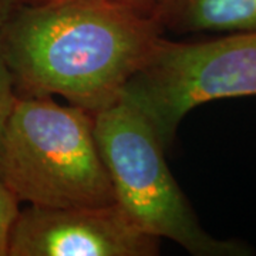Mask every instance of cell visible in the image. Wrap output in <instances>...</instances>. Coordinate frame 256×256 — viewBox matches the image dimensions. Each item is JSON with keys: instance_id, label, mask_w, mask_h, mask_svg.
Returning <instances> with one entry per match:
<instances>
[{"instance_id": "30bf717a", "label": "cell", "mask_w": 256, "mask_h": 256, "mask_svg": "<svg viewBox=\"0 0 256 256\" xmlns=\"http://www.w3.org/2000/svg\"><path fill=\"white\" fill-rule=\"evenodd\" d=\"M48 2H54V0H0V24L16 10L28 8V6L43 4Z\"/></svg>"}, {"instance_id": "ba28073f", "label": "cell", "mask_w": 256, "mask_h": 256, "mask_svg": "<svg viewBox=\"0 0 256 256\" xmlns=\"http://www.w3.org/2000/svg\"><path fill=\"white\" fill-rule=\"evenodd\" d=\"M16 88L13 77L9 70V66L4 57L2 40H0V152H2V141L4 136L6 124L9 120L10 111L13 108V104L16 100Z\"/></svg>"}, {"instance_id": "7a4b0ae2", "label": "cell", "mask_w": 256, "mask_h": 256, "mask_svg": "<svg viewBox=\"0 0 256 256\" xmlns=\"http://www.w3.org/2000/svg\"><path fill=\"white\" fill-rule=\"evenodd\" d=\"M0 180L42 208L116 202L94 134V116L52 97L16 96L2 141Z\"/></svg>"}, {"instance_id": "52a82bcc", "label": "cell", "mask_w": 256, "mask_h": 256, "mask_svg": "<svg viewBox=\"0 0 256 256\" xmlns=\"http://www.w3.org/2000/svg\"><path fill=\"white\" fill-rule=\"evenodd\" d=\"M18 198L0 180V256H9L10 235L18 216Z\"/></svg>"}, {"instance_id": "9c48e42d", "label": "cell", "mask_w": 256, "mask_h": 256, "mask_svg": "<svg viewBox=\"0 0 256 256\" xmlns=\"http://www.w3.org/2000/svg\"><path fill=\"white\" fill-rule=\"evenodd\" d=\"M120 6H124L130 10H134L142 16L156 18V13L161 0H107Z\"/></svg>"}, {"instance_id": "5b68a950", "label": "cell", "mask_w": 256, "mask_h": 256, "mask_svg": "<svg viewBox=\"0 0 256 256\" xmlns=\"http://www.w3.org/2000/svg\"><path fill=\"white\" fill-rule=\"evenodd\" d=\"M161 239L144 232L117 202L20 210L9 256H156Z\"/></svg>"}, {"instance_id": "277c9868", "label": "cell", "mask_w": 256, "mask_h": 256, "mask_svg": "<svg viewBox=\"0 0 256 256\" xmlns=\"http://www.w3.org/2000/svg\"><path fill=\"white\" fill-rule=\"evenodd\" d=\"M256 96V30L200 42L164 37L126 86L121 100L144 114L165 150L181 121L210 101Z\"/></svg>"}, {"instance_id": "6da1fadb", "label": "cell", "mask_w": 256, "mask_h": 256, "mask_svg": "<svg viewBox=\"0 0 256 256\" xmlns=\"http://www.w3.org/2000/svg\"><path fill=\"white\" fill-rule=\"evenodd\" d=\"M164 34L156 18L107 0L28 6L0 24L18 96H58L92 116L121 100Z\"/></svg>"}, {"instance_id": "3957f363", "label": "cell", "mask_w": 256, "mask_h": 256, "mask_svg": "<svg viewBox=\"0 0 256 256\" xmlns=\"http://www.w3.org/2000/svg\"><path fill=\"white\" fill-rule=\"evenodd\" d=\"M94 134L116 202L138 228L194 256L255 254L245 240L216 238L202 228L166 164L165 146L136 107L120 100L94 114Z\"/></svg>"}, {"instance_id": "8992f818", "label": "cell", "mask_w": 256, "mask_h": 256, "mask_svg": "<svg viewBox=\"0 0 256 256\" xmlns=\"http://www.w3.org/2000/svg\"><path fill=\"white\" fill-rule=\"evenodd\" d=\"M156 20L175 34L249 32L256 30V0H161Z\"/></svg>"}]
</instances>
